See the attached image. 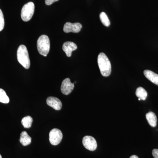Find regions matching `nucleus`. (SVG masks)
Returning a JSON list of instances; mask_svg holds the SVG:
<instances>
[{"label":"nucleus","mask_w":158,"mask_h":158,"mask_svg":"<svg viewBox=\"0 0 158 158\" xmlns=\"http://www.w3.org/2000/svg\"><path fill=\"white\" fill-rule=\"evenodd\" d=\"M98 63L102 75L105 77L109 76L111 73L112 68L110 60L106 54L103 52L99 54Z\"/></svg>","instance_id":"nucleus-1"},{"label":"nucleus","mask_w":158,"mask_h":158,"mask_svg":"<svg viewBox=\"0 0 158 158\" xmlns=\"http://www.w3.org/2000/svg\"><path fill=\"white\" fill-rule=\"evenodd\" d=\"M17 58L18 61L23 67L28 69L31 65L28 52L25 46L20 45L17 50Z\"/></svg>","instance_id":"nucleus-2"},{"label":"nucleus","mask_w":158,"mask_h":158,"mask_svg":"<svg viewBox=\"0 0 158 158\" xmlns=\"http://www.w3.org/2000/svg\"><path fill=\"white\" fill-rule=\"evenodd\" d=\"M50 48V42L48 36L42 35L38 38L37 41V50L40 55L47 56Z\"/></svg>","instance_id":"nucleus-3"},{"label":"nucleus","mask_w":158,"mask_h":158,"mask_svg":"<svg viewBox=\"0 0 158 158\" xmlns=\"http://www.w3.org/2000/svg\"><path fill=\"white\" fill-rule=\"evenodd\" d=\"M34 10L35 6L32 2L27 3L23 6L21 13V16L24 22L30 21L34 15Z\"/></svg>","instance_id":"nucleus-4"},{"label":"nucleus","mask_w":158,"mask_h":158,"mask_svg":"<svg viewBox=\"0 0 158 158\" xmlns=\"http://www.w3.org/2000/svg\"><path fill=\"white\" fill-rule=\"evenodd\" d=\"M63 135L62 131L58 129L52 130L49 133V141L53 145H57L62 141Z\"/></svg>","instance_id":"nucleus-5"},{"label":"nucleus","mask_w":158,"mask_h":158,"mask_svg":"<svg viewBox=\"0 0 158 158\" xmlns=\"http://www.w3.org/2000/svg\"><path fill=\"white\" fill-rule=\"evenodd\" d=\"M82 142L84 147L88 150L94 151L97 148V143L96 140L91 136H85L83 138Z\"/></svg>","instance_id":"nucleus-6"},{"label":"nucleus","mask_w":158,"mask_h":158,"mask_svg":"<svg viewBox=\"0 0 158 158\" xmlns=\"http://www.w3.org/2000/svg\"><path fill=\"white\" fill-rule=\"evenodd\" d=\"M82 27V25L78 23H71L67 22L65 23L63 27V31L66 33H77L80 32Z\"/></svg>","instance_id":"nucleus-7"},{"label":"nucleus","mask_w":158,"mask_h":158,"mask_svg":"<svg viewBox=\"0 0 158 158\" xmlns=\"http://www.w3.org/2000/svg\"><path fill=\"white\" fill-rule=\"evenodd\" d=\"M74 88V84L71 83L70 79H65L62 82L61 87L62 93L65 95H68L71 93Z\"/></svg>","instance_id":"nucleus-8"},{"label":"nucleus","mask_w":158,"mask_h":158,"mask_svg":"<svg viewBox=\"0 0 158 158\" xmlns=\"http://www.w3.org/2000/svg\"><path fill=\"white\" fill-rule=\"evenodd\" d=\"M47 104L55 110H59L62 107V103L59 98L54 97H49L46 100Z\"/></svg>","instance_id":"nucleus-9"},{"label":"nucleus","mask_w":158,"mask_h":158,"mask_svg":"<svg viewBox=\"0 0 158 158\" xmlns=\"http://www.w3.org/2000/svg\"><path fill=\"white\" fill-rule=\"evenodd\" d=\"M77 48V47L76 44L70 41H67L64 43L62 46V50L68 57H71L73 51L76 50Z\"/></svg>","instance_id":"nucleus-10"},{"label":"nucleus","mask_w":158,"mask_h":158,"mask_svg":"<svg viewBox=\"0 0 158 158\" xmlns=\"http://www.w3.org/2000/svg\"><path fill=\"white\" fill-rule=\"evenodd\" d=\"M144 75L150 81L158 86V74L149 70L144 71Z\"/></svg>","instance_id":"nucleus-11"},{"label":"nucleus","mask_w":158,"mask_h":158,"mask_svg":"<svg viewBox=\"0 0 158 158\" xmlns=\"http://www.w3.org/2000/svg\"><path fill=\"white\" fill-rule=\"evenodd\" d=\"M32 138L28 135L26 131H23L21 133L20 137V142L23 146L29 145L31 143Z\"/></svg>","instance_id":"nucleus-12"},{"label":"nucleus","mask_w":158,"mask_h":158,"mask_svg":"<svg viewBox=\"0 0 158 158\" xmlns=\"http://www.w3.org/2000/svg\"><path fill=\"white\" fill-rule=\"evenodd\" d=\"M146 118L150 125L152 127H155L157 124V118L155 113L149 112L146 114Z\"/></svg>","instance_id":"nucleus-13"},{"label":"nucleus","mask_w":158,"mask_h":158,"mask_svg":"<svg viewBox=\"0 0 158 158\" xmlns=\"http://www.w3.org/2000/svg\"><path fill=\"white\" fill-rule=\"evenodd\" d=\"M136 95L141 100H145L147 98L148 93L146 90L142 87H138L136 91Z\"/></svg>","instance_id":"nucleus-14"},{"label":"nucleus","mask_w":158,"mask_h":158,"mask_svg":"<svg viewBox=\"0 0 158 158\" xmlns=\"http://www.w3.org/2000/svg\"><path fill=\"white\" fill-rule=\"evenodd\" d=\"M33 118L31 116H27L24 117L22 119L21 123L24 127L26 128H29L31 127L33 122Z\"/></svg>","instance_id":"nucleus-15"},{"label":"nucleus","mask_w":158,"mask_h":158,"mask_svg":"<svg viewBox=\"0 0 158 158\" xmlns=\"http://www.w3.org/2000/svg\"><path fill=\"white\" fill-rule=\"evenodd\" d=\"M9 101L10 100L9 97L6 94V91L2 88H0V102L8 104Z\"/></svg>","instance_id":"nucleus-16"},{"label":"nucleus","mask_w":158,"mask_h":158,"mask_svg":"<svg viewBox=\"0 0 158 158\" xmlns=\"http://www.w3.org/2000/svg\"><path fill=\"white\" fill-rule=\"evenodd\" d=\"M100 19L101 20V21L102 23L106 27H108L110 26V20L107 15L106 13L104 12H102L100 14Z\"/></svg>","instance_id":"nucleus-17"},{"label":"nucleus","mask_w":158,"mask_h":158,"mask_svg":"<svg viewBox=\"0 0 158 158\" xmlns=\"http://www.w3.org/2000/svg\"><path fill=\"white\" fill-rule=\"evenodd\" d=\"M5 26V19L2 11L0 9V31H2Z\"/></svg>","instance_id":"nucleus-18"},{"label":"nucleus","mask_w":158,"mask_h":158,"mask_svg":"<svg viewBox=\"0 0 158 158\" xmlns=\"http://www.w3.org/2000/svg\"><path fill=\"white\" fill-rule=\"evenodd\" d=\"M59 1V0H45V2L47 6H50L53 3Z\"/></svg>","instance_id":"nucleus-19"},{"label":"nucleus","mask_w":158,"mask_h":158,"mask_svg":"<svg viewBox=\"0 0 158 158\" xmlns=\"http://www.w3.org/2000/svg\"><path fill=\"white\" fill-rule=\"evenodd\" d=\"M152 154L154 158H158V149H154L153 150Z\"/></svg>","instance_id":"nucleus-20"},{"label":"nucleus","mask_w":158,"mask_h":158,"mask_svg":"<svg viewBox=\"0 0 158 158\" xmlns=\"http://www.w3.org/2000/svg\"><path fill=\"white\" fill-rule=\"evenodd\" d=\"M130 158H138V156L136 155H133L131 156Z\"/></svg>","instance_id":"nucleus-21"},{"label":"nucleus","mask_w":158,"mask_h":158,"mask_svg":"<svg viewBox=\"0 0 158 158\" xmlns=\"http://www.w3.org/2000/svg\"><path fill=\"white\" fill-rule=\"evenodd\" d=\"M138 100H139V101L141 100V99L138 98Z\"/></svg>","instance_id":"nucleus-22"},{"label":"nucleus","mask_w":158,"mask_h":158,"mask_svg":"<svg viewBox=\"0 0 158 158\" xmlns=\"http://www.w3.org/2000/svg\"><path fill=\"white\" fill-rule=\"evenodd\" d=\"M0 158H2V156H1V155H0Z\"/></svg>","instance_id":"nucleus-23"}]
</instances>
